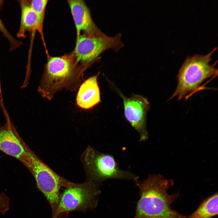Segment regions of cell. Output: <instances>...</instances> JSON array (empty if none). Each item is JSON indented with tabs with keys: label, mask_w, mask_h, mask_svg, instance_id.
Returning <instances> with one entry per match:
<instances>
[{
	"label": "cell",
	"mask_w": 218,
	"mask_h": 218,
	"mask_svg": "<svg viewBox=\"0 0 218 218\" xmlns=\"http://www.w3.org/2000/svg\"><path fill=\"white\" fill-rule=\"evenodd\" d=\"M138 184L140 198L134 218H186L170 207L179 195L178 193L170 195L167 193L173 184L172 180L160 174H152Z\"/></svg>",
	"instance_id": "cell-1"
},
{
	"label": "cell",
	"mask_w": 218,
	"mask_h": 218,
	"mask_svg": "<svg viewBox=\"0 0 218 218\" xmlns=\"http://www.w3.org/2000/svg\"><path fill=\"white\" fill-rule=\"evenodd\" d=\"M214 48L205 55L197 54L186 58L177 74L176 88L171 99L187 100L197 92L206 89V84L218 75L215 63L211 64Z\"/></svg>",
	"instance_id": "cell-2"
},
{
	"label": "cell",
	"mask_w": 218,
	"mask_h": 218,
	"mask_svg": "<svg viewBox=\"0 0 218 218\" xmlns=\"http://www.w3.org/2000/svg\"><path fill=\"white\" fill-rule=\"evenodd\" d=\"M84 70L66 56L49 58L38 88L42 97L51 100L64 88L73 90L80 84Z\"/></svg>",
	"instance_id": "cell-3"
},
{
	"label": "cell",
	"mask_w": 218,
	"mask_h": 218,
	"mask_svg": "<svg viewBox=\"0 0 218 218\" xmlns=\"http://www.w3.org/2000/svg\"><path fill=\"white\" fill-rule=\"evenodd\" d=\"M21 140L25 153L20 161L33 176L38 188L44 195L51 206L53 215L58 204L61 188L68 187L73 182L54 171L31 150L21 138Z\"/></svg>",
	"instance_id": "cell-4"
},
{
	"label": "cell",
	"mask_w": 218,
	"mask_h": 218,
	"mask_svg": "<svg viewBox=\"0 0 218 218\" xmlns=\"http://www.w3.org/2000/svg\"><path fill=\"white\" fill-rule=\"evenodd\" d=\"M81 159L88 180L97 184L111 178L137 182L138 177L130 171L120 169L111 155L101 153L89 146L83 153Z\"/></svg>",
	"instance_id": "cell-5"
},
{
	"label": "cell",
	"mask_w": 218,
	"mask_h": 218,
	"mask_svg": "<svg viewBox=\"0 0 218 218\" xmlns=\"http://www.w3.org/2000/svg\"><path fill=\"white\" fill-rule=\"evenodd\" d=\"M124 46L120 34L109 36L100 30L94 33L80 34L77 37L74 53L75 61L85 69L104 51H118Z\"/></svg>",
	"instance_id": "cell-6"
},
{
	"label": "cell",
	"mask_w": 218,
	"mask_h": 218,
	"mask_svg": "<svg viewBox=\"0 0 218 218\" xmlns=\"http://www.w3.org/2000/svg\"><path fill=\"white\" fill-rule=\"evenodd\" d=\"M97 183L87 180L81 183H73L60 195L57 209L52 216L73 211L85 210L94 206L99 191Z\"/></svg>",
	"instance_id": "cell-7"
},
{
	"label": "cell",
	"mask_w": 218,
	"mask_h": 218,
	"mask_svg": "<svg viewBox=\"0 0 218 218\" xmlns=\"http://www.w3.org/2000/svg\"><path fill=\"white\" fill-rule=\"evenodd\" d=\"M124 114L127 120L138 133L140 141L148 138L146 127V119L149 103L144 97L134 95L130 97L122 96Z\"/></svg>",
	"instance_id": "cell-8"
},
{
	"label": "cell",
	"mask_w": 218,
	"mask_h": 218,
	"mask_svg": "<svg viewBox=\"0 0 218 218\" xmlns=\"http://www.w3.org/2000/svg\"><path fill=\"white\" fill-rule=\"evenodd\" d=\"M0 105L6 120V123L0 127V150L5 154L21 161L25 151L21 137L12 124L3 104Z\"/></svg>",
	"instance_id": "cell-9"
},
{
	"label": "cell",
	"mask_w": 218,
	"mask_h": 218,
	"mask_svg": "<svg viewBox=\"0 0 218 218\" xmlns=\"http://www.w3.org/2000/svg\"><path fill=\"white\" fill-rule=\"evenodd\" d=\"M68 2L75 23L77 37L82 31L91 33L99 30L94 23L89 10L83 1L70 0Z\"/></svg>",
	"instance_id": "cell-10"
},
{
	"label": "cell",
	"mask_w": 218,
	"mask_h": 218,
	"mask_svg": "<svg viewBox=\"0 0 218 218\" xmlns=\"http://www.w3.org/2000/svg\"><path fill=\"white\" fill-rule=\"evenodd\" d=\"M98 74L86 80L80 86L76 98L77 105L85 109L91 108L100 101L99 88L97 82Z\"/></svg>",
	"instance_id": "cell-11"
},
{
	"label": "cell",
	"mask_w": 218,
	"mask_h": 218,
	"mask_svg": "<svg viewBox=\"0 0 218 218\" xmlns=\"http://www.w3.org/2000/svg\"><path fill=\"white\" fill-rule=\"evenodd\" d=\"M21 10L20 25L17 36L25 38L27 32L38 30L41 32L43 21L31 6L29 1H19Z\"/></svg>",
	"instance_id": "cell-12"
},
{
	"label": "cell",
	"mask_w": 218,
	"mask_h": 218,
	"mask_svg": "<svg viewBox=\"0 0 218 218\" xmlns=\"http://www.w3.org/2000/svg\"><path fill=\"white\" fill-rule=\"evenodd\" d=\"M216 192L203 201L196 210L187 218H211L218 215Z\"/></svg>",
	"instance_id": "cell-13"
},
{
	"label": "cell",
	"mask_w": 218,
	"mask_h": 218,
	"mask_svg": "<svg viewBox=\"0 0 218 218\" xmlns=\"http://www.w3.org/2000/svg\"><path fill=\"white\" fill-rule=\"evenodd\" d=\"M0 31L10 43V51H12L21 46L22 42L13 37L9 32L0 18Z\"/></svg>",
	"instance_id": "cell-14"
},
{
	"label": "cell",
	"mask_w": 218,
	"mask_h": 218,
	"mask_svg": "<svg viewBox=\"0 0 218 218\" xmlns=\"http://www.w3.org/2000/svg\"><path fill=\"white\" fill-rule=\"evenodd\" d=\"M48 2L47 0H32L29 1L31 7L43 20Z\"/></svg>",
	"instance_id": "cell-15"
},
{
	"label": "cell",
	"mask_w": 218,
	"mask_h": 218,
	"mask_svg": "<svg viewBox=\"0 0 218 218\" xmlns=\"http://www.w3.org/2000/svg\"><path fill=\"white\" fill-rule=\"evenodd\" d=\"M10 198L3 193H0V213L4 214L9 208Z\"/></svg>",
	"instance_id": "cell-16"
},
{
	"label": "cell",
	"mask_w": 218,
	"mask_h": 218,
	"mask_svg": "<svg viewBox=\"0 0 218 218\" xmlns=\"http://www.w3.org/2000/svg\"><path fill=\"white\" fill-rule=\"evenodd\" d=\"M1 87V77H0V97L2 96Z\"/></svg>",
	"instance_id": "cell-17"
}]
</instances>
